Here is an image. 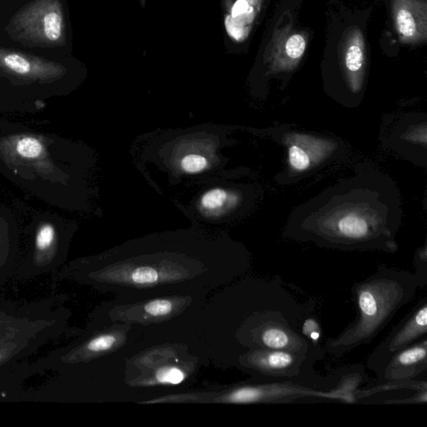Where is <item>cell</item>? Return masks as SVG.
<instances>
[{
  "label": "cell",
  "instance_id": "obj_5",
  "mask_svg": "<svg viewBox=\"0 0 427 427\" xmlns=\"http://www.w3.org/2000/svg\"><path fill=\"white\" fill-rule=\"evenodd\" d=\"M0 71L23 82H49L62 78L66 69L55 61L0 47Z\"/></svg>",
  "mask_w": 427,
  "mask_h": 427
},
{
  "label": "cell",
  "instance_id": "obj_13",
  "mask_svg": "<svg viewBox=\"0 0 427 427\" xmlns=\"http://www.w3.org/2000/svg\"><path fill=\"white\" fill-rule=\"evenodd\" d=\"M43 151V145L36 138L23 137L17 142L16 152L25 159H37Z\"/></svg>",
  "mask_w": 427,
  "mask_h": 427
},
{
  "label": "cell",
  "instance_id": "obj_2",
  "mask_svg": "<svg viewBox=\"0 0 427 427\" xmlns=\"http://www.w3.org/2000/svg\"><path fill=\"white\" fill-rule=\"evenodd\" d=\"M7 34L14 41L30 47L55 48L66 43L60 0H34L10 19Z\"/></svg>",
  "mask_w": 427,
  "mask_h": 427
},
{
  "label": "cell",
  "instance_id": "obj_12",
  "mask_svg": "<svg viewBox=\"0 0 427 427\" xmlns=\"http://www.w3.org/2000/svg\"><path fill=\"white\" fill-rule=\"evenodd\" d=\"M210 160L202 154L191 153L180 158L179 168L184 174L195 175L207 170Z\"/></svg>",
  "mask_w": 427,
  "mask_h": 427
},
{
  "label": "cell",
  "instance_id": "obj_7",
  "mask_svg": "<svg viewBox=\"0 0 427 427\" xmlns=\"http://www.w3.org/2000/svg\"><path fill=\"white\" fill-rule=\"evenodd\" d=\"M396 30L405 43H419L426 40V3L422 0H394Z\"/></svg>",
  "mask_w": 427,
  "mask_h": 427
},
{
  "label": "cell",
  "instance_id": "obj_9",
  "mask_svg": "<svg viewBox=\"0 0 427 427\" xmlns=\"http://www.w3.org/2000/svg\"><path fill=\"white\" fill-rule=\"evenodd\" d=\"M343 67L353 88L360 86L365 66V44L359 29L350 30L346 36L343 52Z\"/></svg>",
  "mask_w": 427,
  "mask_h": 427
},
{
  "label": "cell",
  "instance_id": "obj_6",
  "mask_svg": "<svg viewBox=\"0 0 427 427\" xmlns=\"http://www.w3.org/2000/svg\"><path fill=\"white\" fill-rule=\"evenodd\" d=\"M426 369L427 337L396 353L376 376L380 383L414 380Z\"/></svg>",
  "mask_w": 427,
  "mask_h": 427
},
{
  "label": "cell",
  "instance_id": "obj_10",
  "mask_svg": "<svg viewBox=\"0 0 427 427\" xmlns=\"http://www.w3.org/2000/svg\"><path fill=\"white\" fill-rule=\"evenodd\" d=\"M238 202L236 192L222 187L208 190L198 199L197 207L204 217L217 218L224 215Z\"/></svg>",
  "mask_w": 427,
  "mask_h": 427
},
{
  "label": "cell",
  "instance_id": "obj_8",
  "mask_svg": "<svg viewBox=\"0 0 427 427\" xmlns=\"http://www.w3.org/2000/svg\"><path fill=\"white\" fill-rule=\"evenodd\" d=\"M306 40L301 34H276L271 49L272 67L277 71L294 68L305 53Z\"/></svg>",
  "mask_w": 427,
  "mask_h": 427
},
{
  "label": "cell",
  "instance_id": "obj_17",
  "mask_svg": "<svg viewBox=\"0 0 427 427\" xmlns=\"http://www.w3.org/2000/svg\"><path fill=\"white\" fill-rule=\"evenodd\" d=\"M156 379L160 383L177 385L183 382L184 375L177 368L161 369L157 372Z\"/></svg>",
  "mask_w": 427,
  "mask_h": 427
},
{
  "label": "cell",
  "instance_id": "obj_19",
  "mask_svg": "<svg viewBox=\"0 0 427 427\" xmlns=\"http://www.w3.org/2000/svg\"><path fill=\"white\" fill-rule=\"evenodd\" d=\"M0 360H1V355H0Z\"/></svg>",
  "mask_w": 427,
  "mask_h": 427
},
{
  "label": "cell",
  "instance_id": "obj_18",
  "mask_svg": "<svg viewBox=\"0 0 427 427\" xmlns=\"http://www.w3.org/2000/svg\"><path fill=\"white\" fill-rule=\"evenodd\" d=\"M117 342V338L112 334H103V336L95 338L88 344V351L93 352H101L110 349Z\"/></svg>",
  "mask_w": 427,
  "mask_h": 427
},
{
  "label": "cell",
  "instance_id": "obj_15",
  "mask_svg": "<svg viewBox=\"0 0 427 427\" xmlns=\"http://www.w3.org/2000/svg\"><path fill=\"white\" fill-rule=\"evenodd\" d=\"M415 273L414 274L418 284V288L427 286V258L426 248L417 254L415 258Z\"/></svg>",
  "mask_w": 427,
  "mask_h": 427
},
{
  "label": "cell",
  "instance_id": "obj_16",
  "mask_svg": "<svg viewBox=\"0 0 427 427\" xmlns=\"http://www.w3.org/2000/svg\"><path fill=\"white\" fill-rule=\"evenodd\" d=\"M172 309V303L168 300H156L145 306V313L152 317H164L170 314Z\"/></svg>",
  "mask_w": 427,
  "mask_h": 427
},
{
  "label": "cell",
  "instance_id": "obj_11",
  "mask_svg": "<svg viewBox=\"0 0 427 427\" xmlns=\"http://www.w3.org/2000/svg\"><path fill=\"white\" fill-rule=\"evenodd\" d=\"M320 160V156L310 151V145H306L304 141L300 143H293L289 148V163L292 169L296 171H305L310 167L315 161V158Z\"/></svg>",
  "mask_w": 427,
  "mask_h": 427
},
{
  "label": "cell",
  "instance_id": "obj_14",
  "mask_svg": "<svg viewBox=\"0 0 427 427\" xmlns=\"http://www.w3.org/2000/svg\"><path fill=\"white\" fill-rule=\"evenodd\" d=\"M56 230L51 224H44L38 228L36 234V245L38 251L44 252L53 243Z\"/></svg>",
  "mask_w": 427,
  "mask_h": 427
},
{
  "label": "cell",
  "instance_id": "obj_1",
  "mask_svg": "<svg viewBox=\"0 0 427 427\" xmlns=\"http://www.w3.org/2000/svg\"><path fill=\"white\" fill-rule=\"evenodd\" d=\"M413 273L382 269L352 286L357 315L339 336L329 338L325 351L341 356L375 339L404 306L417 293Z\"/></svg>",
  "mask_w": 427,
  "mask_h": 427
},
{
  "label": "cell",
  "instance_id": "obj_3",
  "mask_svg": "<svg viewBox=\"0 0 427 427\" xmlns=\"http://www.w3.org/2000/svg\"><path fill=\"white\" fill-rule=\"evenodd\" d=\"M244 367L260 378L261 382L302 380L313 378L317 360L284 351H260L246 354Z\"/></svg>",
  "mask_w": 427,
  "mask_h": 427
},
{
  "label": "cell",
  "instance_id": "obj_4",
  "mask_svg": "<svg viewBox=\"0 0 427 427\" xmlns=\"http://www.w3.org/2000/svg\"><path fill=\"white\" fill-rule=\"evenodd\" d=\"M426 334L427 297L425 296L377 346L368 358L367 367L377 374L396 353L424 339Z\"/></svg>",
  "mask_w": 427,
  "mask_h": 427
}]
</instances>
